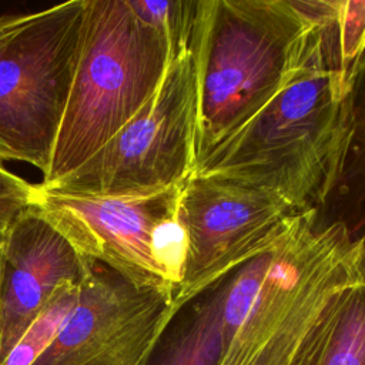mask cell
<instances>
[{
  "mask_svg": "<svg viewBox=\"0 0 365 365\" xmlns=\"http://www.w3.org/2000/svg\"><path fill=\"white\" fill-rule=\"evenodd\" d=\"M359 238L318 210L295 214L255 257L217 287L220 365H287L328 304L361 282Z\"/></svg>",
  "mask_w": 365,
  "mask_h": 365,
  "instance_id": "6da1fadb",
  "label": "cell"
},
{
  "mask_svg": "<svg viewBox=\"0 0 365 365\" xmlns=\"http://www.w3.org/2000/svg\"><path fill=\"white\" fill-rule=\"evenodd\" d=\"M269 97L197 164L194 175L271 191L298 212L321 210L331 182L341 104L338 76L318 19Z\"/></svg>",
  "mask_w": 365,
  "mask_h": 365,
  "instance_id": "7a4b0ae2",
  "label": "cell"
},
{
  "mask_svg": "<svg viewBox=\"0 0 365 365\" xmlns=\"http://www.w3.org/2000/svg\"><path fill=\"white\" fill-rule=\"evenodd\" d=\"M175 56L127 0H87L73 84L38 185L68 177L130 123Z\"/></svg>",
  "mask_w": 365,
  "mask_h": 365,
  "instance_id": "3957f363",
  "label": "cell"
},
{
  "mask_svg": "<svg viewBox=\"0 0 365 365\" xmlns=\"http://www.w3.org/2000/svg\"><path fill=\"white\" fill-rule=\"evenodd\" d=\"M309 24L301 0L198 1L197 164L277 88Z\"/></svg>",
  "mask_w": 365,
  "mask_h": 365,
  "instance_id": "277c9868",
  "label": "cell"
},
{
  "mask_svg": "<svg viewBox=\"0 0 365 365\" xmlns=\"http://www.w3.org/2000/svg\"><path fill=\"white\" fill-rule=\"evenodd\" d=\"M87 0L0 16V160L48 168L83 38Z\"/></svg>",
  "mask_w": 365,
  "mask_h": 365,
  "instance_id": "5b68a950",
  "label": "cell"
},
{
  "mask_svg": "<svg viewBox=\"0 0 365 365\" xmlns=\"http://www.w3.org/2000/svg\"><path fill=\"white\" fill-rule=\"evenodd\" d=\"M197 110L198 74L191 43L170 61L160 86L131 121L47 190L123 197L181 187L197 167Z\"/></svg>",
  "mask_w": 365,
  "mask_h": 365,
  "instance_id": "8992f818",
  "label": "cell"
},
{
  "mask_svg": "<svg viewBox=\"0 0 365 365\" xmlns=\"http://www.w3.org/2000/svg\"><path fill=\"white\" fill-rule=\"evenodd\" d=\"M177 212L188 235L175 294L180 309L255 257L299 214L271 191L197 175L180 187Z\"/></svg>",
  "mask_w": 365,
  "mask_h": 365,
  "instance_id": "52a82bcc",
  "label": "cell"
},
{
  "mask_svg": "<svg viewBox=\"0 0 365 365\" xmlns=\"http://www.w3.org/2000/svg\"><path fill=\"white\" fill-rule=\"evenodd\" d=\"M178 311L173 294L90 259L76 305L33 365H143Z\"/></svg>",
  "mask_w": 365,
  "mask_h": 365,
  "instance_id": "ba28073f",
  "label": "cell"
},
{
  "mask_svg": "<svg viewBox=\"0 0 365 365\" xmlns=\"http://www.w3.org/2000/svg\"><path fill=\"white\" fill-rule=\"evenodd\" d=\"M178 190L96 197L38 187L34 208L83 257L106 264L141 287L158 288L175 297L153 261L150 234L154 224L173 208Z\"/></svg>",
  "mask_w": 365,
  "mask_h": 365,
  "instance_id": "9c48e42d",
  "label": "cell"
},
{
  "mask_svg": "<svg viewBox=\"0 0 365 365\" xmlns=\"http://www.w3.org/2000/svg\"><path fill=\"white\" fill-rule=\"evenodd\" d=\"M88 261L34 207L11 225L4 237L0 365L58 288L81 284Z\"/></svg>",
  "mask_w": 365,
  "mask_h": 365,
  "instance_id": "30bf717a",
  "label": "cell"
},
{
  "mask_svg": "<svg viewBox=\"0 0 365 365\" xmlns=\"http://www.w3.org/2000/svg\"><path fill=\"white\" fill-rule=\"evenodd\" d=\"M319 215L345 224L354 235L365 222V53L341 104L331 182Z\"/></svg>",
  "mask_w": 365,
  "mask_h": 365,
  "instance_id": "8fae6325",
  "label": "cell"
},
{
  "mask_svg": "<svg viewBox=\"0 0 365 365\" xmlns=\"http://www.w3.org/2000/svg\"><path fill=\"white\" fill-rule=\"evenodd\" d=\"M287 365H365V285L339 292Z\"/></svg>",
  "mask_w": 365,
  "mask_h": 365,
  "instance_id": "7c38bea8",
  "label": "cell"
},
{
  "mask_svg": "<svg viewBox=\"0 0 365 365\" xmlns=\"http://www.w3.org/2000/svg\"><path fill=\"white\" fill-rule=\"evenodd\" d=\"M181 308L158 336L143 365H220L222 331L217 284Z\"/></svg>",
  "mask_w": 365,
  "mask_h": 365,
  "instance_id": "4fadbf2b",
  "label": "cell"
},
{
  "mask_svg": "<svg viewBox=\"0 0 365 365\" xmlns=\"http://www.w3.org/2000/svg\"><path fill=\"white\" fill-rule=\"evenodd\" d=\"M80 284L67 282L58 288L41 314L14 344L1 365H33L51 344L77 302Z\"/></svg>",
  "mask_w": 365,
  "mask_h": 365,
  "instance_id": "5bb4252c",
  "label": "cell"
},
{
  "mask_svg": "<svg viewBox=\"0 0 365 365\" xmlns=\"http://www.w3.org/2000/svg\"><path fill=\"white\" fill-rule=\"evenodd\" d=\"M127 1L137 17L164 37L174 54H180L191 46L200 0Z\"/></svg>",
  "mask_w": 365,
  "mask_h": 365,
  "instance_id": "9a60e30c",
  "label": "cell"
},
{
  "mask_svg": "<svg viewBox=\"0 0 365 365\" xmlns=\"http://www.w3.org/2000/svg\"><path fill=\"white\" fill-rule=\"evenodd\" d=\"M150 251L164 282L177 294L188 259V235L177 212V195L173 208L151 230Z\"/></svg>",
  "mask_w": 365,
  "mask_h": 365,
  "instance_id": "2e32d148",
  "label": "cell"
},
{
  "mask_svg": "<svg viewBox=\"0 0 365 365\" xmlns=\"http://www.w3.org/2000/svg\"><path fill=\"white\" fill-rule=\"evenodd\" d=\"M38 185L11 173L0 163V237L36 205Z\"/></svg>",
  "mask_w": 365,
  "mask_h": 365,
  "instance_id": "e0dca14e",
  "label": "cell"
},
{
  "mask_svg": "<svg viewBox=\"0 0 365 365\" xmlns=\"http://www.w3.org/2000/svg\"><path fill=\"white\" fill-rule=\"evenodd\" d=\"M361 248H359V259H358V272H359V281L365 285V222L361 227L358 235Z\"/></svg>",
  "mask_w": 365,
  "mask_h": 365,
  "instance_id": "ac0fdd59",
  "label": "cell"
},
{
  "mask_svg": "<svg viewBox=\"0 0 365 365\" xmlns=\"http://www.w3.org/2000/svg\"><path fill=\"white\" fill-rule=\"evenodd\" d=\"M6 237V235H4ZM4 237H0V295L3 284V271H4Z\"/></svg>",
  "mask_w": 365,
  "mask_h": 365,
  "instance_id": "d6986e66",
  "label": "cell"
}]
</instances>
